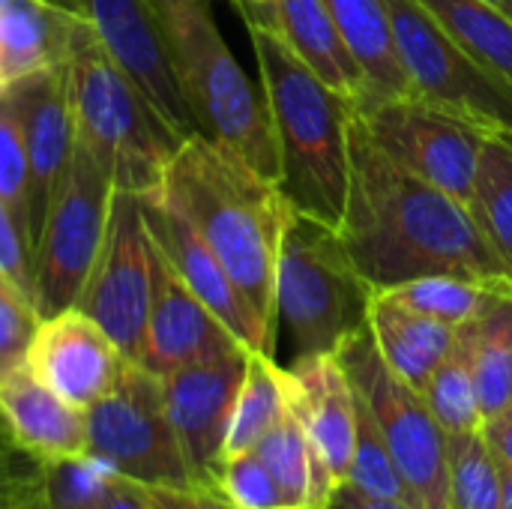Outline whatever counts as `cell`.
<instances>
[{"mask_svg":"<svg viewBox=\"0 0 512 509\" xmlns=\"http://www.w3.org/2000/svg\"><path fill=\"white\" fill-rule=\"evenodd\" d=\"M369 138L405 171L471 204L489 132L417 96L354 108Z\"/></svg>","mask_w":512,"mask_h":509,"instance_id":"obj_12","label":"cell"},{"mask_svg":"<svg viewBox=\"0 0 512 509\" xmlns=\"http://www.w3.org/2000/svg\"><path fill=\"white\" fill-rule=\"evenodd\" d=\"M234 6L243 15L246 27L270 30L273 18H276V9H279V0H234Z\"/></svg>","mask_w":512,"mask_h":509,"instance_id":"obj_44","label":"cell"},{"mask_svg":"<svg viewBox=\"0 0 512 509\" xmlns=\"http://www.w3.org/2000/svg\"><path fill=\"white\" fill-rule=\"evenodd\" d=\"M102 509H156L153 501L147 498L144 486L120 477V474H111L108 480V492H105V501Z\"/></svg>","mask_w":512,"mask_h":509,"instance_id":"obj_42","label":"cell"},{"mask_svg":"<svg viewBox=\"0 0 512 509\" xmlns=\"http://www.w3.org/2000/svg\"><path fill=\"white\" fill-rule=\"evenodd\" d=\"M144 492L156 509H237L225 495L207 486H144Z\"/></svg>","mask_w":512,"mask_h":509,"instance_id":"obj_40","label":"cell"},{"mask_svg":"<svg viewBox=\"0 0 512 509\" xmlns=\"http://www.w3.org/2000/svg\"><path fill=\"white\" fill-rule=\"evenodd\" d=\"M366 321L387 366L420 393L432 378V372L456 345V333H459L456 327H447L441 321L405 309L402 303L390 300L378 288L369 297Z\"/></svg>","mask_w":512,"mask_h":509,"instance_id":"obj_24","label":"cell"},{"mask_svg":"<svg viewBox=\"0 0 512 509\" xmlns=\"http://www.w3.org/2000/svg\"><path fill=\"white\" fill-rule=\"evenodd\" d=\"M483 69L512 87V21L489 0H417Z\"/></svg>","mask_w":512,"mask_h":509,"instance_id":"obj_27","label":"cell"},{"mask_svg":"<svg viewBox=\"0 0 512 509\" xmlns=\"http://www.w3.org/2000/svg\"><path fill=\"white\" fill-rule=\"evenodd\" d=\"M324 3L363 75L366 93L354 108L384 99L414 96L384 0H324Z\"/></svg>","mask_w":512,"mask_h":509,"instance_id":"obj_23","label":"cell"},{"mask_svg":"<svg viewBox=\"0 0 512 509\" xmlns=\"http://www.w3.org/2000/svg\"><path fill=\"white\" fill-rule=\"evenodd\" d=\"M372 291L339 231L294 210L279 252L276 324L288 330L297 357L339 351L366 324Z\"/></svg>","mask_w":512,"mask_h":509,"instance_id":"obj_6","label":"cell"},{"mask_svg":"<svg viewBox=\"0 0 512 509\" xmlns=\"http://www.w3.org/2000/svg\"><path fill=\"white\" fill-rule=\"evenodd\" d=\"M390 300L405 309L441 321L447 327H465L477 321L501 294H512V285L504 282H480L465 276H420L393 288H378Z\"/></svg>","mask_w":512,"mask_h":509,"instance_id":"obj_29","label":"cell"},{"mask_svg":"<svg viewBox=\"0 0 512 509\" xmlns=\"http://www.w3.org/2000/svg\"><path fill=\"white\" fill-rule=\"evenodd\" d=\"M249 351L174 273L153 243V297L141 366L168 375L183 366Z\"/></svg>","mask_w":512,"mask_h":509,"instance_id":"obj_18","label":"cell"},{"mask_svg":"<svg viewBox=\"0 0 512 509\" xmlns=\"http://www.w3.org/2000/svg\"><path fill=\"white\" fill-rule=\"evenodd\" d=\"M0 420L45 465L87 456V411L60 399L24 363L0 378Z\"/></svg>","mask_w":512,"mask_h":509,"instance_id":"obj_20","label":"cell"},{"mask_svg":"<svg viewBox=\"0 0 512 509\" xmlns=\"http://www.w3.org/2000/svg\"><path fill=\"white\" fill-rule=\"evenodd\" d=\"M153 6L195 132L240 153L279 183V150L264 93L234 60L216 24L213 0H153Z\"/></svg>","mask_w":512,"mask_h":509,"instance_id":"obj_5","label":"cell"},{"mask_svg":"<svg viewBox=\"0 0 512 509\" xmlns=\"http://www.w3.org/2000/svg\"><path fill=\"white\" fill-rule=\"evenodd\" d=\"M255 453L270 468V474L276 477V483L282 486L285 498L294 509H324L333 492L342 486L327 471L324 459L312 447L291 405L285 417L255 444Z\"/></svg>","mask_w":512,"mask_h":509,"instance_id":"obj_25","label":"cell"},{"mask_svg":"<svg viewBox=\"0 0 512 509\" xmlns=\"http://www.w3.org/2000/svg\"><path fill=\"white\" fill-rule=\"evenodd\" d=\"M87 453L138 486H195L171 426L162 378L129 363L114 390L87 408Z\"/></svg>","mask_w":512,"mask_h":509,"instance_id":"obj_8","label":"cell"},{"mask_svg":"<svg viewBox=\"0 0 512 509\" xmlns=\"http://www.w3.org/2000/svg\"><path fill=\"white\" fill-rule=\"evenodd\" d=\"M129 363L114 339L75 306L42 318L24 357L45 387L84 411L114 390Z\"/></svg>","mask_w":512,"mask_h":509,"instance_id":"obj_15","label":"cell"},{"mask_svg":"<svg viewBox=\"0 0 512 509\" xmlns=\"http://www.w3.org/2000/svg\"><path fill=\"white\" fill-rule=\"evenodd\" d=\"M144 222L150 231V240L165 255V261L174 267V273L186 282V288L249 348L270 354L276 351V339L264 330L222 261L213 255V249L201 240V234L174 210L159 204L156 198H141Z\"/></svg>","mask_w":512,"mask_h":509,"instance_id":"obj_17","label":"cell"},{"mask_svg":"<svg viewBox=\"0 0 512 509\" xmlns=\"http://www.w3.org/2000/svg\"><path fill=\"white\" fill-rule=\"evenodd\" d=\"M270 33L330 90L360 105L366 87L324 0H279Z\"/></svg>","mask_w":512,"mask_h":509,"instance_id":"obj_22","label":"cell"},{"mask_svg":"<svg viewBox=\"0 0 512 509\" xmlns=\"http://www.w3.org/2000/svg\"><path fill=\"white\" fill-rule=\"evenodd\" d=\"M147 198L180 213L201 234L276 339V273L294 213L282 186L240 153L192 132L168 162L156 195Z\"/></svg>","mask_w":512,"mask_h":509,"instance_id":"obj_2","label":"cell"},{"mask_svg":"<svg viewBox=\"0 0 512 509\" xmlns=\"http://www.w3.org/2000/svg\"><path fill=\"white\" fill-rule=\"evenodd\" d=\"M27 192H30V171H27L24 132L12 102L0 96V198L18 216L24 234H27Z\"/></svg>","mask_w":512,"mask_h":509,"instance_id":"obj_36","label":"cell"},{"mask_svg":"<svg viewBox=\"0 0 512 509\" xmlns=\"http://www.w3.org/2000/svg\"><path fill=\"white\" fill-rule=\"evenodd\" d=\"M285 378L291 411L303 423L327 471L336 477V483H345L354 456L357 393L339 354L297 357L291 366H285Z\"/></svg>","mask_w":512,"mask_h":509,"instance_id":"obj_19","label":"cell"},{"mask_svg":"<svg viewBox=\"0 0 512 509\" xmlns=\"http://www.w3.org/2000/svg\"><path fill=\"white\" fill-rule=\"evenodd\" d=\"M489 3H492L501 15H507L512 21V0H489Z\"/></svg>","mask_w":512,"mask_h":509,"instance_id":"obj_47","label":"cell"},{"mask_svg":"<svg viewBox=\"0 0 512 509\" xmlns=\"http://www.w3.org/2000/svg\"><path fill=\"white\" fill-rule=\"evenodd\" d=\"M111 468L99 459L75 456L45 465V492L54 509H102Z\"/></svg>","mask_w":512,"mask_h":509,"instance_id":"obj_35","label":"cell"},{"mask_svg":"<svg viewBox=\"0 0 512 509\" xmlns=\"http://www.w3.org/2000/svg\"><path fill=\"white\" fill-rule=\"evenodd\" d=\"M78 21L51 0H0V96L66 63Z\"/></svg>","mask_w":512,"mask_h":509,"instance_id":"obj_21","label":"cell"},{"mask_svg":"<svg viewBox=\"0 0 512 509\" xmlns=\"http://www.w3.org/2000/svg\"><path fill=\"white\" fill-rule=\"evenodd\" d=\"M501 509H512V471H507V468H504V498H501Z\"/></svg>","mask_w":512,"mask_h":509,"instance_id":"obj_46","label":"cell"},{"mask_svg":"<svg viewBox=\"0 0 512 509\" xmlns=\"http://www.w3.org/2000/svg\"><path fill=\"white\" fill-rule=\"evenodd\" d=\"M354 390L369 405L396 468L420 509H447V435L420 390L405 384L381 357L369 321L339 345Z\"/></svg>","mask_w":512,"mask_h":509,"instance_id":"obj_7","label":"cell"},{"mask_svg":"<svg viewBox=\"0 0 512 509\" xmlns=\"http://www.w3.org/2000/svg\"><path fill=\"white\" fill-rule=\"evenodd\" d=\"M0 276L33 303V249L18 216L0 198ZM36 309V306H33Z\"/></svg>","mask_w":512,"mask_h":509,"instance_id":"obj_39","label":"cell"},{"mask_svg":"<svg viewBox=\"0 0 512 509\" xmlns=\"http://www.w3.org/2000/svg\"><path fill=\"white\" fill-rule=\"evenodd\" d=\"M423 399L447 438L483 429V411H480L474 363H471V342L462 327L456 333V345L426 381Z\"/></svg>","mask_w":512,"mask_h":509,"instance_id":"obj_32","label":"cell"},{"mask_svg":"<svg viewBox=\"0 0 512 509\" xmlns=\"http://www.w3.org/2000/svg\"><path fill=\"white\" fill-rule=\"evenodd\" d=\"M114 189L108 171L75 141L33 249V306L39 321L75 306L102 246Z\"/></svg>","mask_w":512,"mask_h":509,"instance_id":"obj_9","label":"cell"},{"mask_svg":"<svg viewBox=\"0 0 512 509\" xmlns=\"http://www.w3.org/2000/svg\"><path fill=\"white\" fill-rule=\"evenodd\" d=\"M468 207L512 279V144L507 138L489 135Z\"/></svg>","mask_w":512,"mask_h":509,"instance_id":"obj_30","label":"cell"},{"mask_svg":"<svg viewBox=\"0 0 512 509\" xmlns=\"http://www.w3.org/2000/svg\"><path fill=\"white\" fill-rule=\"evenodd\" d=\"M75 141L108 171L117 189L156 195L180 135L129 72L108 54L87 21L75 24L69 45Z\"/></svg>","mask_w":512,"mask_h":509,"instance_id":"obj_4","label":"cell"},{"mask_svg":"<svg viewBox=\"0 0 512 509\" xmlns=\"http://www.w3.org/2000/svg\"><path fill=\"white\" fill-rule=\"evenodd\" d=\"M414 96L489 135L512 132V87L465 54L417 0H384Z\"/></svg>","mask_w":512,"mask_h":509,"instance_id":"obj_10","label":"cell"},{"mask_svg":"<svg viewBox=\"0 0 512 509\" xmlns=\"http://www.w3.org/2000/svg\"><path fill=\"white\" fill-rule=\"evenodd\" d=\"M504 468L486 432L447 438V509H501Z\"/></svg>","mask_w":512,"mask_h":509,"instance_id":"obj_31","label":"cell"},{"mask_svg":"<svg viewBox=\"0 0 512 509\" xmlns=\"http://www.w3.org/2000/svg\"><path fill=\"white\" fill-rule=\"evenodd\" d=\"M324 509H420L414 501L405 498H381V495H369L351 483H342L333 498L327 501Z\"/></svg>","mask_w":512,"mask_h":509,"instance_id":"obj_41","label":"cell"},{"mask_svg":"<svg viewBox=\"0 0 512 509\" xmlns=\"http://www.w3.org/2000/svg\"><path fill=\"white\" fill-rule=\"evenodd\" d=\"M288 411V378L270 354L249 351L246 378L237 393L231 429L225 438V456L249 453L255 444L285 417Z\"/></svg>","mask_w":512,"mask_h":509,"instance_id":"obj_28","label":"cell"},{"mask_svg":"<svg viewBox=\"0 0 512 509\" xmlns=\"http://www.w3.org/2000/svg\"><path fill=\"white\" fill-rule=\"evenodd\" d=\"M213 489L237 509H294L255 450L225 456L216 471Z\"/></svg>","mask_w":512,"mask_h":509,"instance_id":"obj_34","label":"cell"},{"mask_svg":"<svg viewBox=\"0 0 512 509\" xmlns=\"http://www.w3.org/2000/svg\"><path fill=\"white\" fill-rule=\"evenodd\" d=\"M357 393V390H354ZM351 486L369 492V495H381V498H405L414 501L399 468L396 459L369 411V405L363 402V396L357 393V426H354V456H351V468H348V480Z\"/></svg>","mask_w":512,"mask_h":509,"instance_id":"obj_33","label":"cell"},{"mask_svg":"<svg viewBox=\"0 0 512 509\" xmlns=\"http://www.w3.org/2000/svg\"><path fill=\"white\" fill-rule=\"evenodd\" d=\"M249 351L219 360L174 369L162 378L165 408L195 486L213 489L216 471L225 459V438L231 429L240 384L246 378Z\"/></svg>","mask_w":512,"mask_h":509,"instance_id":"obj_13","label":"cell"},{"mask_svg":"<svg viewBox=\"0 0 512 509\" xmlns=\"http://www.w3.org/2000/svg\"><path fill=\"white\" fill-rule=\"evenodd\" d=\"M66 12L84 18L108 54L129 72V78L147 93V99L180 132L192 135V117L183 102L165 30L153 0H51Z\"/></svg>","mask_w":512,"mask_h":509,"instance_id":"obj_14","label":"cell"},{"mask_svg":"<svg viewBox=\"0 0 512 509\" xmlns=\"http://www.w3.org/2000/svg\"><path fill=\"white\" fill-rule=\"evenodd\" d=\"M150 297L153 240L144 222L141 195L114 189L105 237L78 291L75 309L93 318L132 363H141Z\"/></svg>","mask_w":512,"mask_h":509,"instance_id":"obj_11","label":"cell"},{"mask_svg":"<svg viewBox=\"0 0 512 509\" xmlns=\"http://www.w3.org/2000/svg\"><path fill=\"white\" fill-rule=\"evenodd\" d=\"M510 417H512V414H510Z\"/></svg>","mask_w":512,"mask_h":509,"instance_id":"obj_48","label":"cell"},{"mask_svg":"<svg viewBox=\"0 0 512 509\" xmlns=\"http://www.w3.org/2000/svg\"><path fill=\"white\" fill-rule=\"evenodd\" d=\"M45 489V462L30 456L0 420V509H18Z\"/></svg>","mask_w":512,"mask_h":509,"instance_id":"obj_38","label":"cell"},{"mask_svg":"<svg viewBox=\"0 0 512 509\" xmlns=\"http://www.w3.org/2000/svg\"><path fill=\"white\" fill-rule=\"evenodd\" d=\"M18 509H54V507H51V501H48V492L42 489V492H39L36 498H30L27 504H21Z\"/></svg>","mask_w":512,"mask_h":509,"instance_id":"obj_45","label":"cell"},{"mask_svg":"<svg viewBox=\"0 0 512 509\" xmlns=\"http://www.w3.org/2000/svg\"><path fill=\"white\" fill-rule=\"evenodd\" d=\"M483 432H486V441H489L492 453L498 456V462L507 471H512V417H501V420L489 423Z\"/></svg>","mask_w":512,"mask_h":509,"instance_id":"obj_43","label":"cell"},{"mask_svg":"<svg viewBox=\"0 0 512 509\" xmlns=\"http://www.w3.org/2000/svg\"><path fill=\"white\" fill-rule=\"evenodd\" d=\"M462 330L471 342L474 384L486 429L512 414V294H501Z\"/></svg>","mask_w":512,"mask_h":509,"instance_id":"obj_26","label":"cell"},{"mask_svg":"<svg viewBox=\"0 0 512 509\" xmlns=\"http://www.w3.org/2000/svg\"><path fill=\"white\" fill-rule=\"evenodd\" d=\"M21 123L27 147V237L36 249L51 198L60 186L66 162L75 150V111H72V78L69 63L39 72L3 93Z\"/></svg>","mask_w":512,"mask_h":509,"instance_id":"obj_16","label":"cell"},{"mask_svg":"<svg viewBox=\"0 0 512 509\" xmlns=\"http://www.w3.org/2000/svg\"><path fill=\"white\" fill-rule=\"evenodd\" d=\"M261 93L279 150V186L297 213L339 231L348 204V120L354 102L318 81L270 30L249 27Z\"/></svg>","mask_w":512,"mask_h":509,"instance_id":"obj_3","label":"cell"},{"mask_svg":"<svg viewBox=\"0 0 512 509\" xmlns=\"http://www.w3.org/2000/svg\"><path fill=\"white\" fill-rule=\"evenodd\" d=\"M36 327L39 315L33 303L9 279L0 276V378L24 363Z\"/></svg>","mask_w":512,"mask_h":509,"instance_id":"obj_37","label":"cell"},{"mask_svg":"<svg viewBox=\"0 0 512 509\" xmlns=\"http://www.w3.org/2000/svg\"><path fill=\"white\" fill-rule=\"evenodd\" d=\"M348 168L339 237L372 288H393L420 276L512 285L471 207L396 165L369 138L357 111L348 120Z\"/></svg>","mask_w":512,"mask_h":509,"instance_id":"obj_1","label":"cell"}]
</instances>
